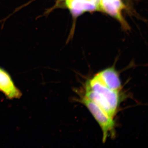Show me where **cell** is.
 Instances as JSON below:
<instances>
[{"instance_id": "1", "label": "cell", "mask_w": 148, "mask_h": 148, "mask_svg": "<svg viewBox=\"0 0 148 148\" xmlns=\"http://www.w3.org/2000/svg\"><path fill=\"white\" fill-rule=\"evenodd\" d=\"M119 92L109 89L94 76L86 83L84 96L114 118L121 102Z\"/></svg>"}, {"instance_id": "2", "label": "cell", "mask_w": 148, "mask_h": 148, "mask_svg": "<svg viewBox=\"0 0 148 148\" xmlns=\"http://www.w3.org/2000/svg\"><path fill=\"white\" fill-rule=\"evenodd\" d=\"M80 102L88 109L101 127L103 132V143L106 142L108 137L114 138L115 135V122L114 118L85 96L81 98Z\"/></svg>"}, {"instance_id": "3", "label": "cell", "mask_w": 148, "mask_h": 148, "mask_svg": "<svg viewBox=\"0 0 148 148\" xmlns=\"http://www.w3.org/2000/svg\"><path fill=\"white\" fill-rule=\"evenodd\" d=\"M0 92L8 99L12 100L21 98L22 93L16 87L9 73L0 67Z\"/></svg>"}, {"instance_id": "4", "label": "cell", "mask_w": 148, "mask_h": 148, "mask_svg": "<svg viewBox=\"0 0 148 148\" xmlns=\"http://www.w3.org/2000/svg\"><path fill=\"white\" fill-rule=\"evenodd\" d=\"M94 76L109 89L114 91L121 90L122 85L119 74L114 66L104 69Z\"/></svg>"}, {"instance_id": "5", "label": "cell", "mask_w": 148, "mask_h": 148, "mask_svg": "<svg viewBox=\"0 0 148 148\" xmlns=\"http://www.w3.org/2000/svg\"><path fill=\"white\" fill-rule=\"evenodd\" d=\"M100 7L101 10L118 20L125 28H128L121 15V10L125 7L121 0H101Z\"/></svg>"}, {"instance_id": "6", "label": "cell", "mask_w": 148, "mask_h": 148, "mask_svg": "<svg viewBox=\"0 0 148 148\" xmlns=\"http://www.w3.org/2000/svg\"><path fill=\"white\" fill-rule=\"evenodd\" d=\"M66 5L75 16H79L85 11L100 10L95 3L89 0H66Z\"/></svg>"}]
</instances>
